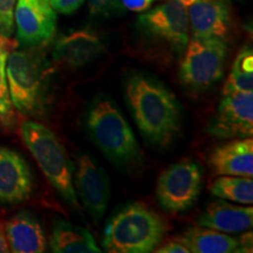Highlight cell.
Here are the masks:
<instances>
[{"label":"cell","instance_id":"20","mask_svg":"<svg viewBox=\"0 0 253 253\" xmlns=\"http://www.w3.org/2000/svg\"><path fill=\"white\" fill-rule=\"evenodd\" d=\"M211 194L224 201L252 205L253 181L251 177L219 176L210 185Z\"/></svg>","mask_w":253,"mask_h":253},{"label":"cell","instance_id":"22","mask_svg":"<svg viewBox=\"0 0 253 253\" xmlns=\"http://www.w3.org/2000/svg\"><path fill=\"white\" fill-rule=\"evenodd\" d=\"M12 42L7 37L0 41V125L11 126L13 123V104L9 96L7 78H6V60Z\"/></svg>","mask_w":253,"mask_h":253},{"label":"cell","instance_id":"13","mask_svg":"<svg viewBox=\"0 0 253 253\" xmlns=\"http://www.w3.org/2000/svg\"><path fill=\"white\" fill-rule=\"evenodd\" d=\"M104 52V43L90 30H77L56 40L53 59L68 68L84 67Z\"/></svg>","mask_w":253,"mask_h":253},{"label":"cell","instance_id":"15","mask_svg":"<svg viewBox=\"0 0 253 253\" xmlns=\"http://www.w3.org/2000/svg\"><path fill=\"white\" fill-rule=\"evenodd\" d=\"M186 12L192 37L223 40L229 34L230 9L223 0H198Z\"/></svg>","mask_w":253,"mask_h":253},{"label":"cell","instance_id":"17","mask_svg":"<svg viewBox=\"0 0 253 253\" xmlns=\"http://www.w3.org/2000/svg\"><path fill=\"white\" fill-rule=\"evenodd\" d=\"M198 224L219 232H244L253 224V208L239 207L224 201L212 202L198 218Z\"/></svg>","mask_w":253,"mask_h":253},{"label":"cell","instance_id":"27","mask_svg":"<svg viewBox=\"0 0 253 253\" xmlns=\"http://www.w3.org/2000/svg\"><path fill=\"white\" fill-rule=\"evenodd\" d=\"M155 0H121V4L125 8L132 12H143L150 7Z\"/></svg>","mask_w":253,"mask_h":253},{"label":"cell","instance_id":"2","mask_svg":"<svg viewBox=\"0 0 253 253\" xmlns=\"http://www.w3.org/2000/svg\"><path fill=\"white\" fill-rule=\"evenodd\" d=\"M87 129L108 160L123 169H135L143 161L135 134L112 97L100 94L87 112Z\"/></svg>","mask_w":253,"mask_h":253},{"label":"cell","instance_id":"24","mask_svg":"<svg viewBox=\"0 0 253 253\" xmlns=\"http://www.w3.org/2000/svg\"><path fill=\"white\" fill-rule=\"evenodd\" d=\"M88 9L94 17H109L121 12L123 6L121 0H89Z\"/></svg>","mask_w":253,"mask_h":253},{"label":"cell","instance_id":"5","mask_svg":"<svg viewBox=\"0 0 253 253\" xmlns=\"http://www.w3.org/2000/svg\"><path fill=\"white\" fill-rule=\"evenodd\" d=\"M179 66V80L192 93L208 90L223 77L227 46L216 38H195L188 41Z\"/></svg>","mask_w":253,"mask_h":253},{"label":"cell","instance_id":"28","mask_svg":"<svg viewBox=\"0 0 253 253\" xmlns=\"http://www.w3.org/2000/svg\"><path fill=\"white\" fill-rule=\"evenodd\" d=\"M9 252V246L6 238L5 227L2 224H0V253H7Z\"/></svg>","mask_w":253,"mask_h":253},{"label":"cell","instance_id":"29","mask_svg":"<svg viewBox=\"0 0 253 253\" xmlns=\"http://www.w3.org/2000/svg\"><path fill=\"white\" fill-rule=\"evenodd\" d=\"M179 1H181L182 4L185 6V7H189L190 5L195 4V2H196V1H198V0H179Z\"/></svg>","mask_w":253,"mask_h":253},{"label":"cell","instance_id":"18","mask_svg":"<svg viewBox=\"0 0 253 253\" xmlns=\"http://www.w3.org/2000/svg\"><path fill=\"white\" fill-rule=\"evenodd\" d=\"M50 248L55 253L101 252L89 231L62 219L53 225Z\"/></svg>","mask_w":253,"mask_h":253},{"label":"cell","instance_id":"23","mask_svg":"<svg viewBox=\"0 0 253 253\" xmlns=\"http://www.w3.org/2000/svg\"><path fill=\"white\" fill-rule=\"evenodd\" d=\"M17 0H0V34L9 38L14 28V7Z\"/></svg>","mask_w":253,"mask_h":253},{"label":"cell","instance_id":"16","mask_svg":"<svg viewBox=\"0 0 253 253\" xmlns=\"http://www.w3.org/2000/svg\"><path fill=\"white\" fill-rule=\"evenodd\" d=\"M5 233L9 252H45L47 246L45 230L39 219L28 211H21L12 217L6 224Z\"/></svg>","mask_w":253,"mask_h":253},{"label":"cell","instance_id":"26","mask_svg":"<svg viewBox=\"0 0 253 253\" xmlns=\"http://www.w3.org/2000/svg\"><path fill=\"white\" fill-rule=\"evenodd\" d=\"M156 253H190V250L188 249L184 243L177 237V238L170 240L167 244L160 246L157 250H155Z\"/></svg>","mask_w":253,"mask_h":253},{"label":"cell","instance_id":"1","mask_svg":"<svg viewBox=\"0 0 253 253\" xmlns=\"http://www.w3.org/2000/svg\"><path fill=\"white\" fill-rule=\"evenodd\" d=\"M126 103L138 130L156 147L166 148L182 131V106L161 81L142 72H130L123 80Z\"/></svg>","mask_w":253,"mask_h":253},{"label":"cell","instance_id":"6","mask_svg":"<svg viewBox=\"0 0 253 253\" xmlns=\"http://www.w3.org/2000/svg\"><path fill=\"white\" fill-rule=\"evenodd\" d=\"M137 28L147 42L179 55L189 41L186 7L179 0H166L141 14L137 19Z\"/></svg>","mask_w":253,"mask_h":253},{"label":"cell","instance_id":"14","mask_svg":"<svg viewBox=\"0 0 253 253\" xmlns=\"http://www.w3.org/2000/svg\"><path fill=\"white\" fill-rule=\"evenodd\" d=\"M208 163L218 176H253L252 137L236 138L213 148L208 156Z\"/></svg>","mask_w":253,"mask_h":253},{"label":"cell","instance_id":"12","mask_svg":"<svg viewBox=\"0 0 253 253\" xmlns=\"http://www.w3.org/2000/svg\"><path fill=\"white\" fill-rule=\"evenodd\" d=\"M33 175L28 163L17 151L0 147V202L18 204L30 197Z\"/></svg>","mask_w":253,"mask_h":253},{"label":"cell","instance_id":"19","mask_svg":"<svg viewBox=\"0 0 253 253\" xmlns=\"http://www.w3.org/2000/svg\"><path fill=\"white\" fill-rule=\"evenodd\" d=\"M195 253L240 252V242L233 237L208 227H192L178 237Z\"/></svg>","mask_w":253,"mask_h":253},{"label":"cell","instance_id":"25","mask_svg":"<svg viewBox=\"0 0 253 253\" xmlns=\"http://www.w3.org/2000/svg\"><path fill=\"white\" fill-rule=\"evenodd\" d=\"M52 7L55 12L61 14H73L84 5V0H49Z\"/></svg>","mask_w":253,"mask_h":253},{"label":"cell","instance_id":"10","mask_svg":"<svg viewBox=\"0 0 253 253\" xmlns=\"http://www.w3.org/2000/svg\"><path fill=\"white\" fill-rule=\"evenodd\" d=\"M73 175V185L77 196L93 218L94 223H97L102 219L109 204L110 183L108 175L90 154L78 156L77 168Z\"/></svg>","mask_w":253,"mask_h":253},{"label":"cell","instance_id":"7","mask_svg":"<svg viewBox=\"0 0 253 253\" xmlns=\"http://www.w3.org/2000/svg\"><path fill=\"white\" fill-rule=\"evenodd\" d=\"M6 78L14 108L23 114L39 109L45 88V73L39 56L27 50H13L6 60Z\"/></svg>","mask_w":253,"mask_h":253},{"label":"cell","instance_id":"8","mask_svg":"<svg viewBox=\"0 0 253 253\" xmlns=\"http://www.w3.org/2000/svg\"><path fill=\"white\" fill-rule=\"evenodd\" d=\"M203 188V170L192 160H183L161 173L156 185L157 203L169 213L188 211Z\"/></svg>","mask_w":253,"mask_h":253},{"label":"cell","instance_id":"21","mask_svg":"<svg viewBox=\"0 0 253 253\" xmlns=\"http://www.w3.org/2000/svg\"><path fill=\"white\" fill-rule=\"evenodd\" d=\"M253 87V53L245 47L233 61L231 73L224 86V95L233 91H249Z\"/></svg>","mask_w":253,"mask_h":253},{"label":"cell","instance_id":"3","mask_svg":"<svg viewBox=\"0 0 253 253\" xmlns=\"http://www.w3.org/2000/svg\"><path fill=\"white\" fill-rule=\"evenodd\" d=\"M168 223L142 203H130L110 217L102 245L110 253H148L154 251L167 233Z\"/></svg>","mask_w":253,"mask_h":253},{"label":"cell","instance_id":"9","mask_svg":"<svg viewBox=\"0 0 253 253\" xmlns=\"http://www.w3.org/2000/svg\"><path fill=\"white\" fill-rule=\"evenodd\" d=\"M207 131L220 140L251 137L253 134V91L226 94L210 119Z\"/></svg>","mask_w":253,"mask_h":253},{"label":"cell","instance_id":"4","mask_svg":"<svg viewBox=\"0 0 253 253\" xmlns=\"http://www.w3.org/2000/svg\"><path fill=\"white\" fill-rule=\"evenodd\" d=\"M21 135L28 150L50 184L68 204L75 209L80 208L73 185L74 167L54 132L39 122L25 121L21 125Z\"/></svg>","mask_w":253,"mask_h":253},{"label":"cell","instance_id":"11","mask_svg":"<svg viewBox=\"0 0 253 253\" xmlns=\"http://www.w3.org/2000/svg\"><path fill=\"white\" fill-rule=\"evenodd\" d=\"M14 21L17 39L27 47L48 42L56 31V13L49 0H17Z\"/></svg>","mask_w":253,"mask_h":253},{"label":"cell","instance_id":"30","mask_svg":"<svg viewBox=\"0 0 253 253\" xmlns=\"http://www.w3.org/2000/svg\"><path fill=\"white\" fill-rule=\"evenodd\" d=\"M2 38H4V36H1V34H0V41H1Z\"/></svg>","mask_w":253,"mask_h":253}]
</instances>
